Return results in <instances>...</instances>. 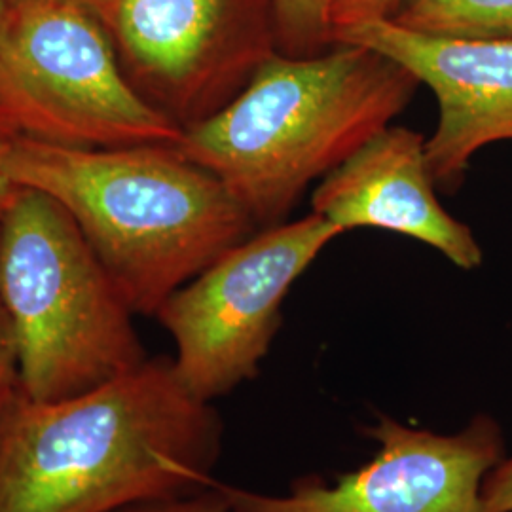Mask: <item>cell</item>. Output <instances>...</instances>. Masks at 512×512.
Instances as JSON below:
<instances>
[{
	"label": "cell",
	"instance_id": "cell-1",
	"mask_svg": "<svg viewBox=\"0 0 512 512\" xmlns=\"http://www.w3.org/2000/svg\"><path fill=\"white\" fill-rule=\"evenodd\" d=\"M222 420L169 357L71 399L21 385L0 414V512H120L213 484Z\"/></svg>",
	"mask_w": 512,
	"mask_h": 512
},
{
	"label": "cell",
	"instance_id": "cell-2",
	"mask_svg": "<svg viewBox=\"0 0 512 512\" xmlns=\"http://www.w3.org/2000/svg\"><path fill=\"white\" fill-rule=\"evenodd\" d=\"M420 86L365 46L313 55L275 52L215 116L177 148L211 171L258 230L285 222L306 188L393 124Z\"/></svg>",
	"mask_w": 512,
	"mask_h": 512
},
{
	"label": "cell",
	"instance_id": "cell-3",
	"mask_svg": "<svg viewBox=\"0 0 512 512\" xmlns=\"http://www.w3.org/2000/svg\"><path fill=\"white\" fill-rule=\"evenodd\" d=\"M6 171L59 203L92 245L135 315L165 300L256 224L230 190L177 145L48 147L10 141Z\"/></svg>",
	"mask_w": 512,
	"mask_h": 512
},
{
	"label": "cell",
	"instance_id": "cell-4",
	"mask_svg": "<svg viewBox=\"0 0 512 512\" xmlns=\"http://www.w3.org/2000/svg\"><path fill=\"white\" fill-rule=\"evenodd\" d=\"M0 302L33 401L88 393L148 359L107 268L73 217L38 190L21 188L0 217Z\"/></svg>",
	"mask_w": 512,
	"mask_h": 512
},
{
	"label": "cell",
	"instance_id": "cell-5",
	"mask_svg": "<svg viewBox=\"0 0 512 512\" xmlns=\"http://www.w3.org/2000/svg\"><path fill=\"white\" fill-rule=\"evenodd\" d=\"M183 133L133 92L88 6L8 0L0 31V139L99 150L179 145Z\"/></svg>",
	"mask_w": 512,
	"mask_h": 512
},
{
	"label": "cell",
	"instance_id": "cell-6",
	"mask_svg": "<svg viewBox=\"0 0 512 512\" xmlns=\"http://www.w3.org/2000/svg\"><path fill=\"white\" fill-rule=\"evenodd\" d=\"M340 236L315 213L256 230L165 300L156 319L175 342L173 365L194 397L213 403L258 376L291 287Z\"/></svg>",
	"mask_w": 512,
	"mask_h": 512
},
{
	"label": "cell",
	"instance_id": "cell-7",
	"mask_svg": "<svg viewBox=\"0 0 512 512\" xmlns=\"http://www.w3.org/2000/svg\"><path fill=\"white\" fill-rule=\"evenodd\" d=\"M90 10L133 92L183 131L279 52L275 0H97Z\"/></svg>",
	"mask_w": 512,
	"mask_h": 512
},
{
	"label": "cell",
	"instance_id": "cell-8",
	"mask_svg": "<svg viewBox=\"0 0 512 512\" xmlns=\"http://www.w3.org/2000/svg\"><path fill=\"white\" fill-rule=\"evenodd\" d=\"M365 435L374 458L334 478L304 476L281 495L220 484L230 512H488L482 484L505 458L499 421L478 414L461 431L440 435L378 414Z\"/></svg>",
	"mask_w": 512,
	"mask_h": 512
},
{
	"label": "cell",
	"instance_id": "cell-9",
	"mask_svg": "<svg viewBox=\"0 0 512 512\" xmlns=\"http://www.w3.org/2000/svg\"><path fill=\"white\" fill-rule=\"evenodd\" d=\"M334 44L385 55L435 93L439 122L425 154L437 186L458 188L482 148L512 141V38L427 37L384 19L346 29Z\"/></svg>",
	"mask_w": 512,
	"mask_h": 512
},
{
	"label": "cell",
	"instance_id": "cell-10",
	"mask_svg": "<svg viewBox=\"0 0 512 512\" xmlns=\"http://www.w3.org/2000/svg\"><path fill=\"white\" fill-rule=\"evenodd\" d=\"M435 188L425 137L391 124L319 181L311 213L342 234L389 230L433 247L461 270L480 268L484 255L473 230L442 207Z\"/></svg>",
	"mask_w": 512,
	"mask_h": 512
},
{
	"label": "cell",
	"instance_id": "cell-11",
	"mask_svg": "<svg viewBox=\"0 0 512 512\" xmlns=\"http://www.w3.org/2000/svg\"><path fill=\"white\" fill-rule=\"evenodd\" d=\"M440 38H512V0H403L389 19Z\"/></svg>",
	"mask_w": 512,
	"mask_h": 512
},
{
	"label": "cell",
	"instance_id": "cell-12",
	"mask_svg": "<svg viewBox=\"0 0 512 512\" xmlns=\"http://www.w3.org/2000/svg\"><path fill=\"white\" fill-rule=\"evenodd\" d=\"M275 18L279 54H321L330 44L317 0H275Z\"/></svg>",
	"mask_w": 512,
	"mask_h": 512
},
{
	"label": "cell",
	"instance_id": "cell-13",
	"mask_svg": "<svg viewBox=\"0 0 512 512\" xmlns=\"http://www.w3.org/2000/svg\"><path fill=\"white\" fill-rule=\"evenodd\" d=\"M403 0H317L330 44L342 31L393 18Z\"/></svg>",
	"mask_w": 512,
	"mask_h": 512
},
{
	"label": "cell",
	"instance_id": "cell-14",
	"mask_svg": "<svg viewBox=\"0 0 512 512\" xmlns=\"http://www.w3.org/2000/svg\"><path fill=\"white\" fill-rule=\"evenodd\" d=\"M120 512H230V509L226 499L215 488V480H213V484L202 492L145 503V505H135Z\"/></svg>",
	"mask_w": 512,
	"mask_h": 512
},
{
	"label": "cell",
	"instance_id": "cell-15",
	"mask_svg": "<svg viewBox=\"0 0 512 512\" xmlns=\"http://www.w3.org/2000/svg\"><path fill=\"white\" fill-rule=\"evenodd\" d=\"M19 387L18 349L6 310L0 302V414Z\"/></svg>",
	"mask_w": 512,
	"mask_h": 512
},
{
	"label": "cell",
	"instance_id": "cell-16",
	"mask_svg": "<svg viewBox=\"0 0 512 512\" xmlns=\"http://www.w3.org/2000/svg\"><path fill=\"white\" fill-rule=\"evenodd\" d=\"M488 512H512V454L501 459L482 484Z\"/></svg>",
	"mask_w": 512,
	"mask_h": 512
},
{
	"label": "cell",
	"instance_id": "cell-17",
	"mask_svg": "<svg viewBox=\"0 0 512 512\" xmlns=\"http://www.w3.org/2000/svg\"><path fill=\"white\" fill-rule=\"evenodd\" d=\"M10 147V141L6 139H0V217L8 211V207L14 203V200L18 198L19 192H21V186L14 183L6 171V152Z\"/></svg>",
	"mask_w": 512,
	"mask_h": 512
},
{
	"label": "cell",
	"instance_id": "cell-18",
	"mask_svg": "<svg viewBox=\"0 0 512 512\" xmlns=\"http://www.w3.org/2000/svg\"><path fill=\"white\" fill-rule=\"evenodd\" d=\"M6 12H8V0H0V31H2V27H4Z\"/></svg>",
	"mask_w": 512,
	"mask_h": 512
},
{
	"label": "cell",
	"instance_id": "cell-19",
	"mask_svg": "<svg viewBox=\"0 0 512 512\" xmlns=\"http://www.w3.org/2000/svg\"><path fill=\"white\" fill-rule=\"evenodd\" d=\"M74 2H80V4H84V6H88V8H92L97 0H74Z\"/></svg>",
	"mask_w": 512,
	"mask_h": 512
}]
</instances>
